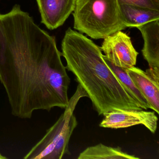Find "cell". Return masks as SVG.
<instances>
[{
    "label": "cell",
    "instance_id": "obj_3",
    "mask_svg": "<svg viewBox=\"0 0 159 159\" xmlns=\"http://www.w3.org/2000/svg\"><path fill=\"white\" fill-rule=\"evenodd\" d=\"M74 28L94 39H104L126 28L117 0H77Z\"/></svg>",
    "mask_w": 159,
    "mask_h": 159
},
{
    "label": "cell",
    "instance_id": "obj_12",
    "mask_svg": "<svg viewBox=\"0 0 159 159\" xmlns=\"http://www.w3.org/2000/svg\"><path fill=\"white\" fill-rule=\"evenodd\" d=\"M103 58L111 70L116 75L124 86L129 91L132 97L136 101L139 107L142 109H151V107L149 103L127 74L126 69L114 66L105 57L104 55H103Z\"/></svg>",
    "mask_w": 159,
    "mask_h": 159
},
{
    "label": "cell",
    "instance_id": "obj_2",
    "mask_svg": "<svg viewBox=\"0 0 159 159\" xmlns=\"http://www.w3.org/2000/svg\"><path fill=\"white\" fill-rule=\"evenodd\" d=\"M66 68L88 94L99 115L120 109H142L105 62L100 47L69 28L62 42Z\"/></svg>",
    "mask_w": 159,
    "mask_h": 159
},
{
    "label": "cell",
    "instance_id": "obj_11",
    "mask_svg": "<svg viewBox=\"0 0 159 159\" xmlns=\"http://www.w3.org/2000/svg\"><path fill=\"white\" fill-rule=\"evenodd\" d=\"M78 159H139L124 152L120 147L113 148L103 144L89 147L81 152Z\"/></svg>",
    "mask_w": 159,
    "mask_h": 159
},
{
    "label": "cell",
    "instance_id": "obj_9",
    "mask_svg": "<svg viewBox=\"0 0 159 159\" xmlns=\"http://www.w3.org/2000/svg\"><path fill=\"white\" fill-rule=\"evenodd\" d=\"M126 71L136 86L145 97L151 109L159 113V84L151 79L145 71L135 66L126 69Z\"/></svg>",
    "mask_w": 159,
    "mask_h": 159
},
{
    "label": "cell",
    "instance_id": "obj_8",
    "mask_svg": "<svg viewBox=\"0 0 159 159\" xmlns=\"http://www.w3.org/2000/svg\"><path fill=\"white\" fill-rule=\"evenodd\" d=\"M42 23L53 30L62 26L73 12L77 0H37Z\"/></svg>",
    "mask_w": 159,
    "mask_h": 159
},
{
    "label": "cell",
    "instance_id": "obj_13",
    "mask_svg": "<svg viewBox=\"0 0 159 159\" xmlns=\"http://www.w3.org/2000/svg\"><path fill=\"white\" fill-rule=\"evenodd\" d=\"M119 4H129L159 11V0H117Z\"/></svg>",
    "mask_w": 159,
    "mask_h": 159
},
{
    "label": "cell",
    "instance_id": "obj_1",
    "mask_svg": "<svg viewBox=\"0 0 159 159\" xmlns=\"http://www.w3.org/2000/svg\"><path fill=\"white\" fill-rule=\"evenodd\" d=\"M54 37L16 5L0 13V81L12 114L30 119L37 110L65 108L70 79Z\"/></svg>",
    "mask_w": 159,
    "mask_h": 159
},
{
    "label": "cell",
    "instance_id": "obj_6",
    "mask_svg": "<svg viewBox=\"0 0 159 159\" xmlns=\"http://www.w3.org/2000/svg\"><path fill=\"white\" fill-rule=\"evenodd\" d=\"M104 116L99 124L100 127L120 129L142 125L152 134H154L157 129L158 118L153 111L142 110H117L110 111Z\"/></svg>",
    "mask_w": 159,
    "mask_h": 159
},
{
    "label": "cell",
    "instance_id": "obj_10",
    "mask_svg": "<svg viewBox=\"0 0 159 159\" xmlns=\"http://www.w3.org/2000/svg\"><path fill=\"white\" fill-rule=\"evenodd\" d=\"M121 21L125 27L137 28L159 19V11L129 4H119Z\"/></svg>",
    "mask_w": 159,
    "mask_h": 159
},
{
    "label": "cell",
    "instance_id": "obj_5",
    "mask_svg": "<svg viewBox=\"0 0 159 159\" xmlns=\"http://www.w3.org/2000/svg\"><path fill=\"white\" fill-rule=\"evenodd\" d=\"M100 49L105 57L116 66L126 69L136 64L139 53L131 38L121 30L105 38Z\"/></svg>",
    "mask_w": 159,
    "mask_h": 159
},
{
    "label": "cell",
    "instance_id": "obj_4",
    "mask_svg": "<svg viewBox=\"0 0 159 159\" xmlns=\"http://www.w3.org/2000/svg\"><path fill=\"white\" fill-rule=\"evenodd\" d=\"M80 85L65 108L64 113L49 128L43 137L25 155V159H61L70 154L69 143L70 137L78 125L74 111L81 98L88 97Z\"/></svg>",
    "mask_w": 159,
    "mask_h": 159
},
{
    "label": "cell",
    "instance_id": "obj_7",
    "mask_svg": "<svg viewBox=\"0 0 159 159\" xmlns=\"http://www.w3.org/2000/svg\"><path fill=\"white\" fill-rule=\"evenodd\" d=\"M137 28L144 40L142 55L149 67L145 72L154 82L159 84V19Z\"/></svg>",
    "mask_w": 159,
    "mask_h": 159
}]
</instances>
